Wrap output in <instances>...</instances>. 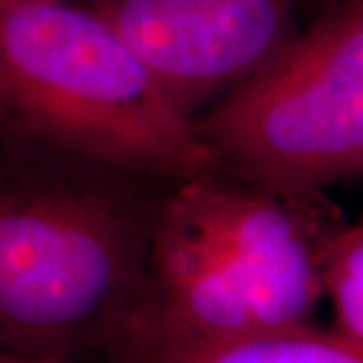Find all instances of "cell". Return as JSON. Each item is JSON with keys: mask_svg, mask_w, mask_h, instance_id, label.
<instances>
[{"mask_svg": "<svg viewBox=\"0 0 363 363\" xmlns=\"http://www.w3.org/2000/svg\"><path fill=\"white\" fill-rule=\"evenodd\" d=\"M174 182L0 131V345L101 363L143 309Z\"/></svg>", "mask_w": 363, "mask_h": 363, "instance_id": "6da1fadb", "label": "cell"}, {"mask_svg": "<svg viewBox=\"0 0 363 363\" xmlns=\"http://www.w3.org/2000/svg\"><path fill=\"white\" fill-rule=\"evenodd\" d=\"M339 222L319 198H293L224 169L176 180L160 208L133 323L226 339L313 325L323 259Z\"/></svg>", "mask_w": 363, "mask_h": 363, "instance_id": "7a4b0ae2", "label": "cell"}, {"mask_svg": "<svg viewBox=\"0 0 363 363\" xmlns=\"http://www.w3.org/2000/svg\"><path fill=\"white\" fill-rule=\"evenodd\" d=\"M0 131L168 180L220 169L142 57L69 0L0 2Z\"/></svg>", "mask_w": 363, "mask_h": 363, "instance_id": "3957f363", "label": "cell"}, {"mask_svg": "<svg viewBox=\"0 0 363 363\" xmlns=\"http://www.w3.org/2000/svg\"><path fill=\"white\" fill-rule=\"evenodd\" d=\"M194 130L218 168L277 194L363 178V0H327Z\"/></svg>", "mask_w": 363, "mask_h": 363, "instance_id": "277c9868", "label": "cell"}, {"mask_svg": "<svg viewBox=\"0 0 363 363\" xmlns=\"http://www.w3.org/2000/svg\"><path fill=\"white\" fill-rule=\"evenodd\" d=\"M116 28L194 121L313 18L311 0H69Z\"/></svg>", "mask_w": 363, "mask_h": 363, "instance_id": "5b68a950", "label": "cell"}, {"mask_svg": "<svg viewBox=\"0 0 363 363\" xmlns=\"http://www.w3.org/2000/svg\"><path fill=\"white\" fill-rule=\"evenodd\" d=\"M101 363H363V347L317 323L226 339L186 337L131 323Z\"/></svg>", "mask_w": 363, "mask_h": 363, "instance_id": "8992f818", "label": "cell"}, {"mask_svg": "<svg viewBox=\"0 0 363 363\" xmlns=\"http://www.w3.org/2000/svg\"><path fill=\"white\" fill-rule=\"evenodd\" d=\"M325 301L333 311L331 327L363 347V226L341 224L331 234L323 259Z\"/></svg>", "mask_w": 363, "mask_h": 363, "instance_id": "52a82bcc", "label": "cell"}, {"mask_svg": "<svg viewBox=\"0 0 363 363\" xmlns=\"http://www.w3.org/2000/svg\"><path fill=\"white\" fill-rule=\"evenodd\" d=\"M0 363H52V362L37 359V357H30V355H25V353H18V351L9 350V347L0 345Z\"/></svg>", "mask_w": 363, "mask_h": 363, "instance_id": "ba28073f", "label": "cell"}, {"mask_svg": "<svg viewBox=\"0 0 363 363\" xmlns=\"http://www.w3.org/2000/svg\"><path fill=\"white\" fill-rule=\"evenodd\" d=\"M0 2H28V0H0Z\"/></svg>", "mask_w": 363, "mask_h": 363, "instance_id": "9c48e42d", "label": "cell"}, {"mask_svg": "<svg viewBox=\"0 0 363 363\" xmlns=\"http://www.w3.org/2000/svg\"><path fill=\"white\" fill-rule=\"evenodd\" d=\"M357 222H359V224H362V226H363V216H362V218H359V220H357Z\"/></svg>", "mask_w": 363, "mask_h": 363, "instance_id": "30bf717a", "label": "cell"}]
</instances>
